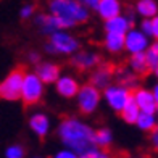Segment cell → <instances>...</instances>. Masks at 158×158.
I'll use <instances>...</instances> for the list:
<instances>
[{
	"mask_svg": "<svg viewBox=\"0 0 158 158\" xmlns=\"http://www.w3.org/2000/svg\"><path fill=\"white\" fill-rule=\"evenodd\" d=\"M58 137L63 145L76 155H84L97 148L94 142V129L76 118H64L58 126Z\"/></svg>",
	"mask_w": 158,
	"mask_h": 158,
	"instance_id": "6da1fadb",
	"label": "cell"
},
{
	"mask_svg": "<svg viewBox=\"0 0 158 158\" xmlns=\"http://www.w3.org/2000/svg\"><path fill=\"white\" fill-rule=\"evenodd\" d=\"M48 10L50 15L61 23L63 29L82 24L89 19V10L77 0H50Z\"/></svg>",
	"mask_w": 158,
	"mask_h": 158,
	"instance_id": "7a4b0ae2",
	"label": "cell"
},
{
	"mask_svg": "<svg viewBox=\"0 0 158 158\" xmlns=\"http://www.w3.org/2000/svg\"><path fill=\"white\" fill-rule=\"evenodd\" d=\"M79 42L74 35H71L68 32L56 31L53 34H50V39L45 45V50L48 53L55 55H73L77 52Z\"/></svg>",
	"mask_w": 158,
	"mask_h": 158,
	"instance_id": "3957f363",
	"label": "cell"
},
{
	"mask_svg": "<svg viewBox=\"0 0 158 158\" xmlns=\"http://www.w3.org/2000/svg\"><path fill=\"white\" fill-rule=\"evenodd\" d=\"M44 95V82L35 73H24L23 85H21V100L26 105H34Z\"/></svg>",
	"mask_w": 158,
	"mask_h": 158,
	"instance_id": "277c9868",
	"label": "cell"
},
{
	"mask_svg": "<svg viewBox=\"0 0 158 158\" xmlns=\"http://www.w3.org/2000/svg\"><path fill=\"white\" fill-rule=\"evenodd\" d=\"M24 71L21 68L13 69L2 82H0V98L15 102L21 97V85H23Z\"/></svg>",
	"mask_w": 158,
	"mask_h": 158,
	"instance_id": "5b68a950",
	"label": "cell"
},
{
	"mask_svg": "<svg viewBox=\"0 0 158 158\" xmlns=\"http://www.w3.org/2000/svg\"><path fill=\"white\" fill-rule=\"evenodd\" d=\"M77 105L79 110H81L84 114H90L97 110V106L100 103V90L95 89L94 85H82L81 89L77 90Z\"/></svg>",
	"mask_w": 158,
	"mask_h": 158,
	"instance_id": "8992f818",
	"label": "cell"
},
{
	"mask_svg": "<svg viewBox=\"0 0 158 158\" xmlns=\"http://www.w3.org/2000/svg\"><path fill=\"white\" fill-rule=\"evenodd\" d=\"M105 100L108 102V105L114 111H121L124 108V105L129 102V98H131V90L123 87V85H108V87H105Z\"/></svg>",
	"mask_w": 158,
	"mask_h": 158,
	"instance_id": "52a82bcc",
	"label": "cell"
},
{
	"mask_svg": "<svg viewBox=\"0 0 158 158\" xmlns=\"http://www.w3.org/2000/svg\"><path fill=\"white\" fill-rule=\"evenodd\" d=\"M147 47H148V39H147V35L143 34L142 31L129 29L124 34V48L131 55L145 52Z\"/></svg>",
	"mask_w": 158,
	"mask_h": 158,
	"instance_id": "ba28073f",
	"label": "cell"
},
{
	"mask_svg": "<svg viewBox=\"0 0 158 158\" xmlns=\"http://www.w3.org/2000/svg\"><path fill=\"white\" fill-rule=\"evenodd\" d=\"M132 100L137 105V108L140 110V113H153L156 110V102L153 98L152 90H147V89H137L132 94Z\"/></svg>",
	"mask_w": 158,
	"mask_h": 158,
	"instance_id": "9c48e42d",
	"label": "cell"
},
{
	"mask_svg": "<svg viewBox=\"0 0 158 158\" xmlns=\"http://www.w3.org/2000/svg\"><path fill=\"white\" fill-rule=\"evenodd\" d=\"M73 64L77 69H92V68H97L100 64V55L95 52H76L73 53Z\"/></svg>",
	"mask_w": 158,
	"mask_h": 158,
	"instance_id": "30bf717a",
	"label": "cell"
},
{
	"mask_svg": "<svg viewBox=\"0 0 158 158\" xmlns=\"http://www.w3.org/2000/svg\"><path fill=\"white\" fill-rule=\"evenodd\" d=\"M113 79V69L108 64H100L97 69H94V73L90 74V85H94L95 89H105L108 87Z\"/></svg>",
	"mask_w": 158,
	"mask_h": 158,
	"instance_id": "8fae6325",
	"label": "cell"
},
{
	"mask_svg": "<svg viewBox=\"0 0 158 158\" xmlns=\"http://www.w3.org/2000/svg\"><path fill=\"white\" fill-rule=\"evenodd\" d=\"M35 74L44 84H52V82H56V79L60 77V68L55 63H48V61L37 63Z\"/></svg>",
	"mask_w": 158,
	"mask_h": 158,
	"instance_id": "7c38bea8",
	"label": "cell"
},
{
	"mask_svg": "<svg viewBox=\"0 0 158 158\" xmlns=\"http://www.w3.org/2000/svg\"><path fill=\"white\" fill-rule=\"evenodd\" d=\"M29 127L35 135L45 137L50 131V119L44 113H32L29 116Z\"/></svg>",
	"mask_w": 158,
	"mask_h": 158,
	"instance_id": "4fadbf2b",
	"label": "cell"
},
{
	"mask_svg": "<svg viewBox=\"0 0 158 158\" xmlns=\"http://www.w3.org/2000/svg\"><path fill=\"white\" fill-rule=\"evenodd\" d=\"M56 90H58L61 97L71 98V97H76L79 90V84L73 76H60L56 79Z\"/></svg>",
	"mask_w": 158,
	"mask_h": 158,
	"instance_id": "5bb4252c",
	"label": "cell"
},
{
	"mask_svg": "<svg viewBox=\"0 0 158 158\" xmlns=\"http://www.w3.org/2000/svg\"><path fill=\"white\" fill-rule=\"evenodd\" d=\"M95 10L98 11V15L106 21L110 18L118 16L121 13V2L119 0H98Z\"/></svg>",
	"mask_w": 158,
	"mask_h": 158,
	"instance_id": "9a60e30c",
	"label": "cell"
},
{
	"mask_svg": "<svg viewBox=\"0 0 158 158\" xmlns=\"http://www.w3.org/2000/svg\"><path fill=\"white\" fill-rule=\"evenodd\" d=\"M132 23L127 19V16H114L105 21V31L106 32H114V34H126L129 29H131Z\"/></svg>",
	"mask_w": 158,
	"mask_h": 158,
	"instance_id": "2e32d148",
	"label": "cell"
},
{
	"mask_svg": "<svg viewBox=\"0 0 158 158\" xmlns=\"http://www.w3.org/2000/svg\"><path fill=\"white\" fill-rule=\"evenodd\" d=\"M35 23H37V26H39V29L44 32V34H53V32H56V31H60V29H63V26H61V23L58 19H56L55 16H52L48 13V15H39L37 16V19H35Z\"/></svg>",
	"mask_w": 158,
	"mask_h": 158,
	"instance_id": "e0dca14e",
	"label": "cell"
},
{
	"mask_svg": "<svg viewBox=\"0 0 158 158\" xmlns=\"http://www.w3.org/2000/svg\"><path fill=\"white\" fill-rule=\"evenodd\" d=\"M105 48L111 53H119L124 48V35L123 34H114V32H106L103 39Z\"/></svg>",
	"mask_w": 158,
	"mask_h": 158,
	"instance_id": "ac0fdd59",
	"label": "cell"
},
{
	"mask_svg": "<svg viewBox=\"0 0 158 158\" xmlns=\"http://www.w3.org/2000/svg\"><path fill=\"white\" fill-rule=\"evenodd\" d=\"M129 69H131L135 76H143L150 71L143 52L142 53H134L131 58H129Z\"/></svg>",
	"mask_w": 158,
	"mask_h": 158,
	"instance_id": "d6986e66",
	"label": "cell"
},
{
	"mask_svg": "<svg viewBox=\"0 0 158 158\" xmlns=\"http://www.w3.org/2000/svg\"><path fill=\"white\" fill-rule=\"evenodd\" d=\"M94 142H95V147H100V148L110 147L111 142H113L111 131L106 127H100L97 131H94Z\"/></svg>",
	"mask_w": 158,
	"mask_h": 158,
	"instance_id": "ffe728a7",
	"label": "cell"
},
{
	"mask_svg": "<svg viewBox=\"0 0 158 158\" xmlns=\"http://www.w3.org/2000/svg\"><path fill=\"white\" fill-rule=\"evenodd\" d=\"M119 113H121V116H123V119L126 121V123H135V121H137L139 114H140V110L137 108V105H135V102L132 100V95H131L129 102L124 105V108Z\"/></svg>",
	"mask_w": 158,
	"mask_h": 158,
	"instance_id": "44dd1931",
	"label": "cell"
},
{
	"mask_svg": "<svg viewBox=\"0 0 158 158\" xmlns=\"http://www.w3.org/2000/svg\"><path fill=\"white\" fill-rule=\"evenodd\" d=\"M118 79H119V85H123V87H126L129 90L137 85V76H135L129 68L119 69L118 71Z\"/></svg>",
	"mask_w": 158,
	"mask_h": 158,
	"instance_id": "7402d4cb",
	"label": "cell"
},
{
	"mask_svg": "<svg viewBox=\"0 0 158 158\" xmlns=\"http://www.w3.org/2000/svg\"><path fill=\"white\" fill-rule=\"evenodd\" d=\"M158 11V6L155 3V0H139L137 2V13H140V15L143 18H152L156 15Z\"/></svg>",
	"mask_w": 158,
	"mask_h": 158,
	"instance_id": "603a6c76",
	"label": "cell"
},
{
	"mask_svg": "<svg viewBox=\"0 0 158 158\" xmlns=\"http://www.w3.org/2000/svg\"><path fill=\"white\" fill-rule=\"evenodd\" d=\"M135 124H137L142 131H153L156 127V118L153 113H140L137 121H135Z\"/></svg>",
	"mask_w": 158,
	"mask_h": 158,
	"instance_id": "cb8c5ba5",
	"label": "cell"
},
{
	"mask_svg": "<svg viewBox=\"0 0 158 158\" xmlns=\"http://www.w3.org/2000/svg\"><path fill=\"white\" fill-rule=\"evenodd\" d=\"M143 55H145L148 69H150V71H155L156 66H158V40L153 42L152 45H148L147 50L143 52Z\"/></svg>",
	"mask_w": 158,
	"mask_h": 158,
	"instance_id": "d4e9b609",
	"label": "cell"
},
{
	"mask_svg": "<svg viewBox=\"0 0 158 158\" xmlns=\"http://www.w3.org/2000/svg\"><path fill=\"white\" fill-rule=\"evenodd\" d=\"M5 158H24V148L15 143L5 150Z\"/></svg>",
	"mask_w": 158,
	"mask_h": 158,
	"instance_id": "484cf974",
	"label": "cell"
},
{
	"mask_svg": "<svg viewBox=\"0 0 158 158\" xmlns=\"http://www.w3.org/2000/svg\"><path fill=\"white\" fill-rule=\"evenodd\" d=\"M77 158H111V155L106 150H100V148H94L90 152L84 153V155H77Z\"/></svg>",
	"mask_w": 158,
	"mask_h": 158,
	"instance_id": "4316f807",
	"label": "cell"
},
{
	"mask_svg": "<svg viewBox=\"0 0 158 158\" xmlns=\"http://www.w3.org/2000/svg\"><path fill=\"white\" fill-rule=\"evenodd\" d=\"M53 158H77V155L74 152H71V150L64 148V150H60V152H56L53 155Z\"/></svg>",
	"mask_w": 158,
	"mask_h": 158,
	"instance_id": "83f0119b",
	"label": "cell"
},
{
	"mask_svg": "<svg viewBox=\"0 0 158 158\" xmlns=\"http://www.w3.org/2000/svg\"><path fill=\"white\" fill-rule=\"evenodd\" d=\"M32 13H34V5H24L21 8V18L27 19L29 16H32Z\"/></svg>",
	"mask_w": 158,
	"mask_h": 158,
	"instance_id": "f1b7e54d",
	"label": "cell"
},
{
	"mask_svg": "<svg viewBox=\"0 0 158 158\" xmlns=\"http://www.w3.org/2000/svg\"><path fill=\"white\" fill-rule=\"evenodd\" d=\"M140 27H142V32L145 34L147 37H148V35H152V21H150V19H147V18L143 19Z\"/></svg>",
	"mask_w": 158,
	"mask_h": 158,
	"instance_id": "f546056e",
	"label": "cell"
},
{
	"mask_svg": "<svg viewBox=\"0 0 158 158\" xmlns=\"http://www.w3.org/2000/svg\"><path fill=\"white\" fill-rule=\"evenodd\" d=\"M79 3H81L82 6H85V8H95L98 0H77Z\"/></svg>",
	"mask_w": 158,
	"mask_h": 158,
	"instance_id": "4dcf8cb0",
	"label": "cell"
},
{
	"mask_svg": "<svg viewBox=\"0 0 158 158\" xmlns=\"http://www.w3.org/2000/svg\"><path fill=\"white\" fill-rule=\"evenodd\" d=\"M152 21V35L158 40V16H155L153 19H150Z\"/></svg>",
	"mask_w": 158,
	"mask_h": 158,
	"instance_id": "1f68e13d",
	"label": "cell"
},
{
	"mask_svg": "<svg viewBox=\"0 0 158 158\" xmlns=\"http://www.w3.org/2000/svg\"><path fill=\"white\" fill-rule=\"evenodd\" d=\"M152 145L155 150H158V126L152 131Z\"/></svg>",
	"mask_w": 158,
	"mask_h": 158,
	"instance_id": "d6a6232c",
	"label": "cell"
},
{
	"mask_svg": "<svg viewBox=\"0 0 158 158\" xmlns=\"http://www.w3.org/2000/svg\"><path fill=\"white\" fill-rule=\"evenodd\" d=\"M27 60H29L31 63H34V64H37V63H40V56H39V53L32 52V53L27 55Z\"/></svg>",
	"mask_w": 158,
	"mask_h": 158,
	"instance_id": "836d02e7",
	"label": "cell"
},
{
	"mask_svg": "<svg viewBox=\"0 0 158 158\" xmlns=\"http://www.w3.org/2000/svg\"><path fill=\"white\" fill-rule=\"evenodd\" d=\"M152 94H153V98H155V102H156V106H158V84L155 85V89L152 90Z\"/></svg>",
	"mask_w": 158,
	"mask_h": 158,
	"instance_id": "e575fe53",
	"label": "cell"
},
{
	"mask_svg": "<svg viewBox=\"0 0 158 158\" xmlns=\"http://www.w3.org/2000/svg\"><path fill=\"white\" fill-rule=\"evenodd\" d=\"M155 74H156V77H158V66H156V69H155Z\"/></svg>",
	"mask_w": 158,
	"mask_h": 158,
	"instance_id": "d590c367",
	"label": "cell"
},
{
	"mask_svg": "<svg viewBox=\"0 0 158 158\" xmlns=\"http://www.w3.org/2000/svg\"><path fill=\"white\" fill-rule=\"evenodd\" d=\"M155 111H156V113H158V106H156V110H155Z\"/></svg>",
	"mask_w": 158,
	"mask_h": 158,
	"instance_id": "8d00e7d4",
	"label": "cell"
},
{
	"mask_svg": "<svg viewBox=\"0 0 158 158\" xmlns=\"http://www.w3.org/2000/svg\"><path fill=\"white\" fill-rule=\"evenodd\" d=\"M124 158H131V156H124Z\"/></svg>",
	"mask_w": 158,
	"mask_h": 158,
	"instance_id": "74e56055",
	"label": "cell"
},
{
	"mask_svg": "<svg viewBox=\"0 0 158 158\" xmlns=\"http://www.w3.org/2000/svg\"><path fill=\"white\" fill-rule=\"evenodd\" d=\"M35 158H39V156H35Z\"/></svg>",
	"mask_w": 158,
	"mask_h": 158,
	"instance_id": "f35d334b",
	"label": "cell"
}]
</instances>
